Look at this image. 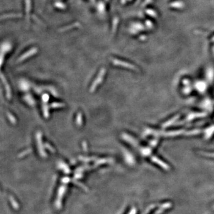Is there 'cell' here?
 Listing matches in <instances>:
<instances>
[{
    "instance_id": "6da1fadb",
    "label": "cell",
    "mask_w": 214,
    "mask_h": 214,
    "mask_svg": "<svg viewBox=\"0 0 214 214\" xmlns=\"http://www.w3.org/2000/svg\"><path fill=\"white\" fill-rule=\"evenodd\" d=\"M105 73V69L102 68L101 70V72H99V75H98L96 80L94 81V82L92 85V86H91V87L90 89V91L91 92H94L95 90V89L97 87V86H98V85H99L102 82Z\"/></svg>"
},
{
    "instance_id": "7a4b0ae2",
    "label": "cell",
    "mask_w": 214,
    "mask_h": 214,
    "mask_svg": "<svg viewBox=\"0 0 214 214\" xmlns=\"http://www.w3.org/2000/svg\"><path fill=\"white\" fill-rule=\"evenodd\" d=\"M36 138H37V141H38V149L39 151V153L41 155V157H44L46 156V153H45L44 150L42 149V141H41V133L40 132H38L36 135Z\"/></svg>"
},
{
    "instance_id": "3957f363",
    "label": "cell",
    "mask_w": 214,
    "mask_h": 214,
    "mask_svg": "<svg viewBox=\"0 0 214 214\" xmlns=\"http://www.w3.org/2000/svg\"><path fill=\"white\" fill-rule=\"evenodd\" d=\"M36 50L35 49L32 50L31 51V52H29V53L25 54L24 55H22L21 57V58L19 59V61H23V60H25L26 58H28V56L29 57V56H31V55H32L33 54L36 53Z\"/></svg>"
},
{
    "instance_id": "277c9868",
    "label": "cell",
    "mask_w": 214,
    "mask_h": 214,
    "mask_svg": "<svg viewBox=\"0 0 214 214\" xmlns=\"http://www.w3.org/2000/svg\"><path fill=\"white\" fill-rule=\"evenodd\" d=\"M1 77H2V79L3 80V82H4V85H5V87H6V90H7V98L10 99L11 98L10 88L9 87V85H8L7 81L6 80V79H4L3 78V76H2Z\"/></svg>"
},
{
    "instance_id": "5b68a950",
    "label": "cell",
    "mask_w": 214,
    "mask_h": 214,
    "mask_svg": "<svg viewBox=\"0 0 214 214\" xmlns=\"http://www.w3.org/2000/svg\"><path fill=\"white\" fill-rule=\"evenodd\" d=\"M76 123L78 126H81L82 124V116L80 113H79L77 115V119H76Z\"/></svg>"
},
{
    "instance_id": "8992f818",
    "label": "cell",
    "mask_w": 214,
    "mask_h": 214,
    "mask_svg": "<svg viewBox=\"0 0 214 214\" xmlns=\"http://www.w3.org/2000/svg\"><path fill=\"white\" fill-rule=\"evenodd\" d=\"M65 106L64 104H61V103H57V102H54L53 104H52L51 105V108H61V107H64Z\"/></svg>"
},
{
    "instance_id": "52a82bcc",
    "label": "cell",
    "mask_w": 214,
    "mask_h": 214,
    "mask_svg": "<svg viewBox=\"0 0 214 214\" xmlns=\"http://www.w3.org/2000/svg\"><path fill=\"white\" fill-rule=\"evenodd\" d=\"M7 116L9 118V120L12 123H16V120H15V118H14V117L10 113H7Z\"/></svg>"
},
{
    "instance_id": "ba28073f",
    "label": "cell",
    "mask_w": 214,
    "mask_h": 214,
    "mask_svg": "<svg viewBox=\"0 0 214 214\" xmlns=\"http://www.w3.org/2000/svg\"><path fill=\"white\" fill-rule=\"evenodd\" d=\"M43 113H44V116L45 118L48 117L49 115H48V110L47 109V107L45 106L43 108Z\"/></svg>"
},
{
    "instance_id": "9c48e42d",
    "label": "cell",
    "mask_w": 214,
    "mask_h": 214,
    "mask_svg": "<svg viewBox=\"0 0 214 214\" xmlns=\"http://www.w3.org/2000/svg\"><path fill=\"white\" fill-rule=\"evenodd\" d=\"M45 146L46 147L47 149H48L51 152H52L53 153L54 152V150L53 148L49 144H45Z\"/></svg>"
}]
</instances>
